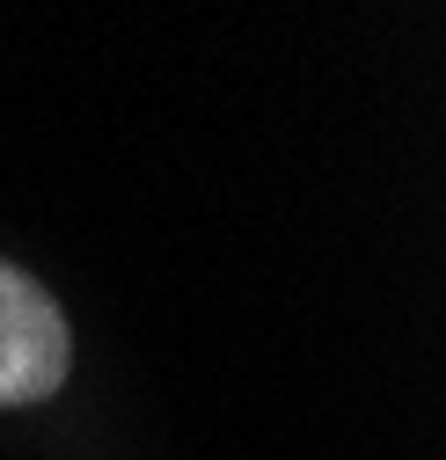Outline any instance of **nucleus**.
<instances>
[{"label": "nucleus", "instance_id": "f257e3e1", "mask_svg": "<svg viewBox=\"0 0 446 460\" xmlns=\"http://www.w3.org/2000/svg\"><path fill=\"white\" fill-rule=\"evenodd\" d=\"M67 366H74V336L59 300L0 256V410L51 402L67 387Z\"/></svg>", "mask_w": 446, "mask_h": 460}]
</instances>
